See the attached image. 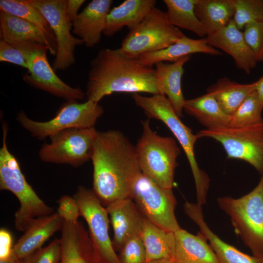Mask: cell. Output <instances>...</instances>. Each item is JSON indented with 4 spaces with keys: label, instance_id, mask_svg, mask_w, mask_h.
Here are the masks:
<instances>
[{
    "label": "cell",
    "instance_id": "cell-28",
    "mask_svg": "<svg viewBox=\"0 0 263 263\" xmlns=\"http://www.w3.org/2000/svg\"><path fill=\"white\" fill-rule=\"evenodd\" d=\"M183 110L206 129L228 125L230 120L231 116L225 113L215 98L207 93L194 98L186 99Z\"/></svg>",
    "mask_w": 263,
    "mask_h": 263
},
{
    "label": "cell",
    "instance_id": "cell-6",
    "mask_svg": "<svg viewBox=\"0 0 263 263\" xmlns=\"http://www.w3.org/2000/svg\"><path fill=\"white\" fill-rule=\"evenodd\" d=\"M217 201L253 256L263 259V174L248 193L239 198L219 197Z\"/></svg>",
    "mask_w": 263,
    "mask_h": 263
},
{
    "label": "cell",
    "instance_id": "cell-31",
    "mask_svg": "<svg viewBox=\"0 0 263 263\" xmlns=\"http://www.w3.org/2000/svg\"><path fill=\"white\" fill-rule=\"evenodd\" d=\"M0 10L31 23L56 41L55 36L47 20L39 10L30 4L27 0H0Z\"/></svg>",
    "mask_w": 263,
    "mask_h": 263
},
{
    "label": "cell",
    "instance_id": "cell-20",
    "mask_svg": "<svg viewBox=\"0 0 263 263\" xmlns=\"http://www.w3.org/2000/svg\"><path fill=\"white\" fill-rule=\"evenodd\" d=\"M0 38L9 44L33 42L45 45L50 53L56 54L54 41L37 27L26 20L0 10Z\"/></svg>",
    "mask_w": 263,
    "mask_h": 263
},
{
    "label": "cell",
    "instance_id": "cell-37",
    "mask_svg": "<svg viewBox=\"0 0 263 263\" xmlns=\"http://www.w3.org/2000/svg\"><path fill=\"white\" fill-rule=\"evenodd\" d=\"M60 240L55 238L48 245L41 247L24 259L25 263H60Z\"/></svg>",
    "mask_w": 263,
    "mask_h": 263
},
{
    "label": "cell",
    "instance_id": "cell-39",
    "mask_svg": "<svg viewBox=\"0 0 263 263\" xmlns=\"http://www.w3.org/2000/svg\"><path fill=\"white\" fill-rule=\"evenodd\" d=\"M12 237L6 229L0 230V260L9 258L13 254Z\"/></svg>",
    "mask_w": 263,
    "mask_h": 263
},
{
    "label": "cell",
    "instance_id": "cell-16",
    "mask_svg": "<svg viewBox=\"0 0 263 263\" xmlns=\"http://www.w3.org/2000/svg\"><path fill=\"white\" fill-rule=\"evenodd\" d=\"M106 208L113 232V244L120 250L128 240L140 234L143 216L132 198L114 201Z\"/></svg>",
    "mask_w": 263,
    "mask_h": 263
},
{
    "label": "cell",
    "instance_id": "cell-44",
    "mask_svg": "<svg viewBox=\"0 0 263 263\" xmlns=\"http://www.w3.org/2000/svg\"><path fill=\"white\" fill-rule=\"evenodd\" d=\"M14 263H25L23 260H20L17 258L15 260V261L14 262Z\"/></svg>",
    "mask_w": 263,
    "mask_h": 263
},
{
    "label": "cell",
    "instance_id": "cell-2",
    "mask_svg": "<svg viewBox=\"0 0 263 263\" xmlns=\"http://www.w3.org/2000/svg\"><path fill=\"white\" fill-rule=\"evenodd\" d=\"M160 94L155 69L120 48L101 49L90 63L86 95L99 102L114 93Z\"/></svg>",
    "mask_w": 263,
    "mask_h": 263
},
{
    "label": "cell",
    "instance_id": "cell-9",
    "mask_svg": "<svg viewBox=\"0 0 263 263\" xmlns=\"http://www.w3.org/2000/svg\"><path fill=\"white\" fill-rule=\"evenodd\" d=\"M198 138L208 137L218 141L229 159L244 161L263 174V122L249 126H220L200 131Z\"/></svg>",
    "mask_w": 263,
    "mask_h": 263
},
{
    "label": "cell",
    "instance_id": "cell-38",
    "mask_svg": "<svg viewBox=\"0 0 263 263\" xmlns=\"http://www.w3.org/2000/svg\"><path fill=\"white\" fill-rule=\"evenodd\" d=\"M57 212L62 220H78L80 216L78 204L74 197L64 195L58 201Z\"/></svg>",
    "mask_w": 263,
    "mask_h": 263
},
{
    "label": "cell",
    "instance_id": "cell-27",
    "mask_svg": "<svg viewBox=\"0 0 263 263\" xmlns=\"http://www.w3.org/2000/svg\"><path fill=\"white\" fill-rule=\"evenodd\" d=\"M235 0H197L195 12L207 36L226 26L233 19Z\"/></svg>",
    "mask_w": 263,
    "mask_h": 263
},
{
    "label": "cell",
    "instance_id": "cell-21",
    "mask_svg": "<svg viewBox=\"0 0 263 263\" xmlns=\"http://www.w3.org/2000/svg\"><path fill=\"white\" fill-rule=\"evenodd\" d=\"M189 56H184L172 63L160 62L155 64V76L160 94L167 96L180 118L183 117V106L186 100L182 90V78L184 73V65L189 60Z\"/></svg>",
    "mask_w": 263,
    "mask_h": 263
},
{
    "label": "cell",
    "instance_id": "cell-12",
    "mask_svg": "<svg viewBox=\"0 0 263 263\" xmlns=\"http://www.w3.org/2000/svg\"><path fill=\"white\" fill-rule=\"evenodd\" d=\"M97 132L94 127L61 131L50 137L49 143L42 146L39 158L45 162L80 166L91 159Z\"/></svg>",
    "mask_w": 263,
    "mask_h": 263
},
{
    "label": "cell",
    "instance_id": "cell-35",
    "mask_svg": "<svg viewBox=\"0 0 263 263\" xmlns=\"http://www.w3.org/2000/svg\"><path fill=\"white\" fill-rule=\"evenodd\" d=\"M120 263H146L145 248L140 234L128 240L120 249Z\"/></svg>",
    "mask_w": 263,
    "mask_h": 263
},
{
    "label": "cell",
    "instance_id": "cell-18",
    "mask_svg": "<svg viewBox=\"0 0 263 263\" xmlns=\"http://www.w3.org/2000/svg\"><path fill=\"white\" fill-rule=\"evenodd\" d=\"M186 214L200 228V232L210 242V245L220 263H263V259L245 254L221 240L209 228L204 220L202 207L186 202Z\"/></svg>",
    "mask_w": 263,
    "mask_h": 263
},
{
    "label": "cell",
    "instance_id": "cell-33",
    "mask_svg": "<svg viewBox=\"0 0 263 263\" xmlns=\"http://www.w3.org/2000/svg\"><path fill=\"white\" fill-rule=\"evenodd\" d=\"M44 47L43 44L33 42L11 44L0 40V61L11 63L28 70V59L31 54Z\"/></svg>",
    "mask_w": 263,
    "mask_h": 263
},
{
    "label": "cell",
    "instance_id": "cell-34",
    "mask_svg": "<svg viewBox=\"0 0 263 263\" xmlns=\"http://www.w3.org/2000/svg\"><path fill=\"white\" fill-rule=\"evenodd\" d=\"M233 19L241 30L249 23L263 20V0H235Z\"/></svg>",
    "mask_w": 263,
    "mask_h": 263
},
{
    "label": "cell",
    "instance_id": "cell-14",
    "mask_svg": "<svg viewBox=\"0 0 263 263\" xmlns=\"http://www.w3.org/2000/svg\"><path fill=\"white\" fill-rule=\"evenodd\" d=\"M47 47L32 52L28 59V74L23 80L31 86L62 98L66 101L82 99L86 94L63 81L55 73L47 57Z\"/></svg>",
    "mask_w": 263,
    "mask_h": 263
},
{
    "label": "cell",
    "instance_id": "cell-5",
    "mask_svg": "<svg viewBox=\"0 0 263 263\" xmlns=\"http://www.w3.org/2000/svg\"><path fill=\"white\" fill-rule=\"evenodd\" d=\"M142 133L135 146L142 173L159 186L172 189L181 150L174 138L153 131L149 119L142 121Z\"/></svg>",
    "mask_w": 263,
    "mask_h": 263
},
{
    "label": "cell",
    "instance_id": "cell-7",
    "mask_svg": "<svg viewBox=\"0 0 263 263\" xmlns=\"http://www.w3.org/2000/svg\"><path fill=\"white\" fill-rule=\"evenodd\" d=\"M185 35L170 22L167 12L153 8L122 40L120 48L128 56L138 58L175 43Z\"/></svg>",
    "mask_w": 263,
    "mask_h": 263
},
{
    "label": "cell",
    "instance_id": "cell-4",
    "mask_svg": "<svg viewBox=\"0 0 263 263\" xmlns=\"http://www.w3.org/2000/svg\"><path fill=\"white\" fill-rule=\"evenodd\" d=\"M8 127L2 124V145L0 149V189L11 192L18 199L20 207L14 214L16 229L24 232L35 219L54 213L29 184L17 159L7 145Z\"/></svg>",
    "mask_w": 263,
    "mask_h": 263
},
{
    "label": "cell",
    "instance_id": "cell-22",
    "mask_svg": "<svg viewBox=\"0 0 263 263\" xmlns=\"http://www.w3.org/2000/svg\"><path fill=\"white\" fill-rule=\"evenodd\" d=\"M174 234V263H220L201 232L195 235L181 228Z\"/></svg>",
    "mask_w": 263,
    "mask_h": 263
},
{
    "label": "cell",
    "instance_id": "cell-30",
    "mask_svg": "<svg viewBox=\"0 0 263 263\" xmlns=\"http://www.w3.org/2000/svg\"><path fill=\"white\" fill-rule=\"evenodd\" d=\"M197 0H164L169 19L173 26L192 31L203 37L206 31L195 12Z\"/></svg>",
    "mask_w": 263,
    "mask_h": 263
},
{
    "label": "cell",
    "instance_id": "cell-23",
    "mask_svg": "<svg viewBox=\"0 0 263 263\" xmlns=\"http://www.w3.org/2000/svg\"><path fill=\"white\" fill-rule=\"evenodd\" d=\"M60 231V263H92L90 239L82 223L64 221Z\"/></svg>",
    "mask_w": 263,
    "mask_h": 263
},
{
    "label": "cell",
    "instance_id": "cell-26",
    "mask_svg": "<svg viewBox=\"0 0 263 263\" xmlns=\"http://www.w3.org/2000/svg\"><path fill=\"white\" fill-rule=\"evenodd\" d=\"M140 236L146 250L147 262L172 259L175 244L174 232L162 229L143 216Z\"/></svg>",
    "mask_w": 263,
    "mask_h": 263
},
{
    "label": "cell",
    "instance_id": "cell-43",
    "mask_svg": "<svg viewBox=\"0 0 263 263\" xmlns=\"http://www.w3.org/2000/svg\"><path fill=\"white\" fill-rule=\"evenodd\" d=\"M146 263H174L171 259H161L147 262Z\"/></svg>",
    "mask_w": 263,
    "mask_h": 263
},
{
    "label": "cell",
    "instance_id": "cell-10",
    "mask_svg": "<svg viewBox=\"0 0 263 263\" xmlns=\"http://www.w3.org/2000/svg\"><path fill=\"white\" fill-rule=\"evenodd\" d=\"M89 229L93 263H120L109 235V216L94 191L79 186L74 195Z\"/></svg>",
    "mask_w": 263,
    "mask_h": 263
},
{
    "label": "cell",
    "instance_id": "cell-13",
    "mask_svg": "<svg viewBox=\"0 0 263 263\" xmlns=\"http://www.w3.org/2000/svg\"><path fill=\"white\" fill-rule=\"evenodd\" d=\"M38 9L48 22L56 38V54L54 70H64L75 63L74 51L84 43L71 33L73 23L66 12L67 0H27Z\"/></svg>",
    "mask_w": 263,
    "mask_h": 263
},
{
    "label": "cell",
    "instance_id": "cell-15",
    "mask_svg": "<svg viewBox=\"0 0 263 263\" xmlns=\"http://www.w3.org/2000/svg\"><path fill=\"white\" fill-rule=\"evenodd\" d=\"M210 46L219 48L234 59L236 67L249 74L256 66L255 56L246 42L243 32L232 19L228 24L219 31L205 38Z\"/></svg>",
    "mask_w": 263,
    "mask_h": 263
},
{
    "label": "cell",
    "instance_id": "cell-8",
    "mask_svg": "<svg viewBox=\"0 0 263 263\" xmlns=\"http://www.w3.org/2000/svg\"><path fill=\"white\" fill-rule=\"evenodd\" d=\"M104 112L98 103L87 100L83 103L76 100L66 101L48 121H37L27 117L23 112L18 113L17 119L34 137L43 139L70 129L94 127Z\"/></svg>",
    "mask_w": 263,
    "mask_h": 263
},
{
    "label": "cell",
    "instance_id": "cell-32",
    "mask_svg": "<svg viewBox=\"0 0 263 263\" xmlns=\"http://www.w3.org/2000/svg\"><path fill=\"white\" fill-rule=\"evenodd\" d=\"M262 105L256 90L250 94L231 115L228 125L242 127L263 122Z\"/></svg>",
    "mask_w": 263,
    "mask_h": 263
},
{
    "label": "cell",
    "instance_id": "cell-3",
    "mask_svg": "<svg viewBox=\"0 0 263 263\" xmlns=\"http://www.w3.org/2000/svg\"><path fill=\"white\" fill-rule=\"evenodd\" d=\"M132 98L149 118L163 122L178 141L186 154L192 172L196 190L197 204L202 206L206 203L210 179L206 172L199 168L196 159L194 146L199 139L197 134H194L182 122L165 95L156 94L148 97L134 93Z\"/></svg>",
    "mask_w": 263,
    "mask_h": 263
},
{
    "label": "cell",
    "instance_id": "cell-40",
    "mask_svg": "<svg viewBox=\"0 0 263 263\" xmlns=\"http://www.w3.org/2000/svg\"><path fill=\"white\" fill-rule=\"evenodd\" d=\"M86 1L85 0H67L66 12L70 20L73 23L76 19L79 9Z\"/></svg>",
    "mask_w": 263,
    "mask_h": 263
},
{
    "label": "cell",
    "instance_id": "cell-1",
    "mask_svg": "<svg viewBox=\"0 0 263 263\" xmlns=\"http://www.w3.org/2000/svg\"><path fill=\"white\" fill-rule=\"evenodd\" d=\"M91 159L93 191L105 207L131 198L133 185L142 173L134 146L120 131L97 132Z\"/></svg>",
    "mask_w": 263,
    "mask_h": 263
},
{
    "label": "cell",
    "instance_id": "cell-17",
    "mask_svg": "<svg viewBox=\"0 0 263 263\" xmlns=\"http://www.w3.org/2000/svg\"><path fill=\"white\" fill-rule=\"evenodd\" d=\"M113 2L111 0H93L73 22V33L87 47H93L100 42Z\"/></svg>",
    "mask_w": 263,
    "mask_h": 263
},
{
    "label": "cell",
    "instance_id": "cell-41",
    "mask_svg": "<svg viewBox=\"0 0 263 263\" xmlns=\"http://www.w3.org/2000/svg\"><path fill=\"white\" fill-rule=\"evenodd\" d=\"M256 92L258 94L260 101L263 106V76L256 81Z\"/></svg>",
    "mask_w": 263,
    "mask_h": 263
},
{
    "label": "cell",
    "instance_id": "cell-25",
    "mask_svg": "<svg viewBox=\"0 0 263 263\" xmlns=\"http://www.w3.org/2000/svg\"><path fill=\"white\" fill-rule=\"evenodd\" d=\"M195 53H204L212 56L222 55L220 51L208 44L205 38L196 39L184 35L166 48L144 54L138 58L145 65L152 67L160 62H174L184 56Z\"/></svg>",
    "mask_w": 263,
    "mask_h": 263
},
{
    "label": "cell",
    "instance_id": "cell-19",
    "mask_svg": "<svg viewBox=\"0 0 263 263\" xmlns=\"http://www.w3.org/2000/svg\"><path fill=\"white\" fill-rule=\"evenodd\" d=\"M62 224L57 212L35 219L14 245L13 253L18 259L24 260L41 248L51 236L61 230Z\"/></svg>",
    "mask_w": 263,
    "mask_h": 263
},
{
    "label": "cell",
    "instance_id": "cell-29",
    "mask_svg": "<svg viewBox=\"0 0 263 263\" xmlns=\"http://www.w3.org/2000/svg\"><path fill=\"white\" fill-rule=\"evenodd\" d=\"M257 82L241 84L227 77L219 79L207 89L223 110L231 116L252 92L256 90Z\"/></svg>",
    "mask_w": 263,
    "mask_h": 263
},
{
    "label": "cell",
    "instance_id": "cell-24",
    "mask_svg": "<svg viewBox=\"0 0 263 263\" xmlns=\"http://www.w3.org/2000/svg\"><path fill=\"white\" fill-rule=\"evenodd\" d=\"M155 0H126L111 9L103 34L112 37L125 26L130 29L138 24L155 7Z\"/></svg>",
    "mask_w": 263,
    "mask_h": 263
},
{
    "label": "cell",
    "instance_id": "cell-42",
    "mask_svg": "<svg viewBox=\"0 0 263 263\" xmlns=\"http://www.w3.org/2000/svg\"><path fill=\"white\" fill-rule=\"evenodd\" d=\"M17 258L13 252V254L11 257L5 260H0V263H14Z\"/></svg>",
    "mask_w": 263,
    "mask_h": 263
},
{
    "label": "cell",
    "instance_id": "cell-11",
    "mask_svg": "<svg viewBox=\"0 0 263 263\" xmlns=\"http://www.w3.org/2000/svg\"><path fill=\"white\" fill-rule=\"evenodd\" d=\"M131 198L142 215L156 225L172 232L181 228L175 214L177 201L172 189L159 186L142 173L133 185Z\"/></svg>",
    "mask_w": 263,
    "mask_h": 263
},
{
    "label": "cell",
    "instance_id": "cell-36",
    "mask_svg": "<svg viewBox=\"0 0 263 263\" xmlns=\"http://www.w3.org/2000/svg\"><path fill=\"white\" fill-rule=\"evenodd\" d=\"M243 34L257 62L263 61V20L246 25Z\"/></svg>",
    "mask_w": 263,
    "mask_h": 263
}]
</instances>
